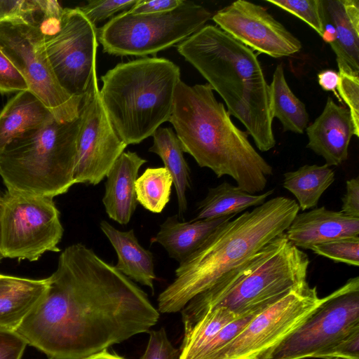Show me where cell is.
Wrapping results in <instances>:
<instances>
[{
  "instance_id": "cell-16",
  "label": "cell",
  "mask_w": 359,
  "mask_h": 359,
  "mask_svg": "<svg viewBox=\"0 0 359 359\" xmlns=\"http://www.w3.org/2000/svg\"><path fill=\"white\" fill-rule=\"evenodd\" d=\"M306 130L307 147L322 156L328 166L346 161L352 136L359 137L348 109L337 104L331 97L320 116Z\"/></svg>"
},
{
  "instance_id": "cell-46",
  "label": "cell",
  "mask_w": 359,
  "mask_h": 359,
  "mask_svg": "<svg viewBox=\"0 0 359 359\" xmlns=\"http://www.w3.org/2000/svg\"><path fill=\"white\" fill-rule=\"evenodd\" d=\"M3 258H4V257H3V256H2V255H1V253H0V262H1V260Z\"/></svg>"
},
{
  "instance_id": "cell-43",
  "label": "cell",
  "mask_w": 359,
  "mask_h": 359,
  "mask_svg": "<svg viewBox=\"0 0 359 359\" xmlns=\"http://www.w3.org/2000/svg\"><path fill=\"white\" fill-rule=\"evenodd\" d=\"M84 359H126L116 353H111L107 351V348L100 352L94 353Z\"/></svg>"
},
{
  "instance_id": "cell-23",
  "label": "cell",
  "mask_w": 359,
  "mask_h": 359,
  "mask_svg": "<svg viewBox=\"0 0 359 359\" xmlns=\"http://www.w3.org/2000/svg\"><path fill=\"white\" fill-rule=\"evenodd\" d=\"M48 285V278L8 276L0 284V327L15 331L43 297Z\"/></svg>"
},
{
  "instance_id": "cell-4",
  "label": "cell",
  "mask_w": 359,
  "mask_h": 359,
  "mask_svg": "<svg viewBox=\"0 0 359 359\" xmlns=\"http://www.w3.org/2000/svg\"><path fill=\"white\" fill-rule=\"evenodd\" d=\"M177 49L220 95L259 150L274 147L269 85L254 51L212 25H205Z\"/></svg>"
},
{
  "instance_id": "cell-14",
  "label": "cell",
  "mask_w": 359,
  "mask_h": 359,
  "mask_svg": "<svg viewBox=\"0 0 359 359\" xmlns=\"http://www.w3.org/2000/svg\"><path fill=\"white\" fill-rule=\"evenodd\" d=\"M79 118L74 183L96 185L107 176L127 147L115 132L103 107L97 73L83 97Z\"/></svg>"
},
{
  "instance_id": "cell-22",
  "label": "cell",
  "mask_w": 359,
  "mask_h": 359,
  "mask_svg": "<svg viewBox=\"0 0 359 359\" xmlns=\"http://www.w3.org/2000/svg\"><path fill=\"white\" fill-rule=\"evenodd\" d=\"M100 227L117 254L115 267L130 280L149 287L154 293L156 279L154 255L140 244L134 230H118L105 220L100 223Z\"/></svg>"
},
{
  "instance_id": "cell-18",
  "label": "cell",
  "mask_w": 359,
  "mask_h": 359,
  "mask_svg": "<svg viewBox=\"0 0 359 359\" xmlns=\"http://www.w3.org/2000/svg\"><path fill=\"white\" fill-rule=\"evenodd\" d=\"M325 25L333 30L330 45L339 73L359 75V1L322 0Z\"/></svg>"
},
{
  "instance_id": "cell-42",
  "label": "cell",
  "mask_w": 359,
  "mask_h": 359,
  "mask_svg": "<svg viewBox=\"0 0 359 359\" xmlns=\"http://www.w3.org/2000/svg\"><path fill=\"white\" fill-rule=\"evenodd\" d=\"M318 82L324 90L332 91L338 100L342 103V100L337 93L339 82V72L332 69L322 71L318 74Z\"/></svg>"
},
{
  "instance_id": "cell-19",
  "label": "cell",
  "mask_w": 359,
  "mask_h": 359,
  "mask_svg": "<svg viewBox=\"0 0 359 359\" xmlns=\"http://www.w3.org/2000/svg\"><path fill=\"white\" fill-rule=\"evenodd\" d=\"M146 162L136 152L123 151L106 176L102 203L109 218L118 224H128L136 209L135 184Z\"/></svg>"
},
{
  "instance_id": "cell-9",
  "label": "cell",
  "mask_w": 359,
  "mask_h": 359,
  "mask_svg": "<svg viewBox=\"0 0 359 359\" xmlns=\"http://www.w3.org/2000/svg\"><path fill=\"white\" fill-rule=\"evenodd\" d=\"M39 27L53 70L62 88L82 97L97 73V28L79 10L50 6L41 14Z\"/></svg>"
},
{
  "instance_id": "cell-37",
  "label": "cell",
  "mask_w": 359,
  "mask_h": 359,
  "mask_svg": "<svg viewBox=\"0 0 359 359\" xmlns=\"http://www.w3.org/2000/svg\"><path fill=\"white\" fill-rule=\"evenodd\" d=\"M148 333V344L140 359H179L180 350L172 345L163 327Z\"/></svg>"
},
{
  "instance_id": "cell-45",
  "label": "cell",
  "mask_w": 359,
  "mask_h": 359,
  "mask_svg": "<svg viewBox=\"0 0 359 359\" xmlns=\"http://www.w3.org/2000/svg\"><path fill=\"white\" fill-rule=\"evenodd\" d=\"M8 277V275H3L0 273V284L4 282L6 278Z\"/></svg>"
},
{
  "instance_id": "cell-38",
  "label": "cell",
  "mask_w": 359,
  "mask_h": 359,
  "mask_svg": "<svg viewBox=\"0 0 359 359\" xmlns=\"http://www.w3.org/2000/svg\"><path fill=\"white\" fill-rule=\"evenodd\" d=\"M316 358L359 359V328H357L320 353Z\"/></svg>"
},
{
  "instance_id": "cell-10",
  "label": "cell",
  "mask_w": 359,
  "mask_h": 359,
  "mask_svg": "<svg viewBox=\"0 0 359 359\" xmlns=\"http://www.w3.org/2000/svg\"><path fill=\"white\" fill-rule=\"evenodd\" d=\"M0 48L56 121L79 118L83 98L70 95L59 83L45 51L39 20L0 22Z\"/></svg>"
},
{
  "instance_id": "cell-32",
  "label": "cell",
  "mask_w": 359,
  "mask_h": 359,
  "mask_svg": "<svg viewBox=\"0 0 359 359\" xmlns=\"http://www.w3.org/2000/svg\"><path fill=\"white\" fill-rule=\"evenodd\" d=\"M260 311L239 318L228 323L192 359L210 358L236 338L248 323Z\"/></svg>"
},
{
  "instance_id": "cell-11",
  "label": "cell",
  "mask_w": 359,
  "mask_h": 359,
  "mask_svg": "<svg viewBox=\"0 0 359 359\" xmlns=\"http://www.w3.org/2000/svg\"><path fill=\"white\" fill-rule=\"evenodd\" d=\"M53 198L7 191L0 215V253L4 258L38 260L59 252L63 236Z\"/></svg>"
},
{
  "instance_id": "cell-36",
  "label": "cell",
  "mask_w": 359,
  "mask_h": 359,
  "mask_svg": "<svg viewBox=\"0 0 359 359\" xmlns=\"http://www.w3.org/2000/svg\"><path fill=\"white\" fill-rule=\"evenodd\" d=\"M29 90L19 69L0 48V93L2 94Z\"/></svg>"
},
{
  "instance_id": "cell-30",
  "label": "cell",
  "mask_w": 359,
  "mask_h": 359,
  "mask_svg": "<svg viewBox=\"0 0 359 359\" xmlns=\"http://www.w3.org/2000/svg\"><path fill=\"white\" fill-rule=\"evenodd\" d=\"M303 20L323 38L325 31L322 0H266Z\"/></svg>"
},
{
  "instance_id": "cell-31",
  "label": "cell",
  "mask_w": 359,
  "mask_h": 359,
  "mask_svg": "<svg viewBox=\"0 0 359 359\" xmlns=\"http://www.w3.org/2000/svg\"><path fill=\"white\" fill-rule=\"evenodd\" d=\"M310 250L334 262L359 266V238L337 239L316 245Z\"/></svg>"
},
{
  "instance_id": "cell-41",
  "label": "cell",
  "mask_w": 359,
  "mask_h": 359,
  "mask_svg": "<svg viewBox=\"0 0 359 359\" xmlns=\"http://www.w3.org/2000/svg\"><path fill=\"white\" fill-rule=\"evenodd\" d=\"M341 201L340 211L347 216L359 218V177L346 181Z\"/></svg>"
},
{
  "instance_id": "cell-20",
  "label": "cell",
  "mask_w": 359,
  "mask_h": 359,
  "mask_svg": "<svg viewBox=\"0 0 359 359\" xmlns=\"http://www.w3.org/2000/svg\"><path fill=\"white\" fill-rule=\"evenodd\" d=\"M235 216L212 219L182 222L177 215L168 217L161 225L151 243L162 245L170 257L179 264L192 255L222 224Z\"/></svg>"
},
{
  "instance_id": "cell-40",
  "label": "cell",
  "mask_w": 359,
  "mask_h": 359,
  "mask_svg": "<svg viewBox=\"0 0 359 359\" xmlns=\"http://www.w3.org/2000/svg\"><path fill=\"white\" fill-rule=\"evenodd\" d=\"M184 0H138L130 10L134 14H154L171 11L179 7Z\"/></svg>"
},
{
  "instance_id": "cell-44",
  "label": "cell",
  "mask_w": 359,
  "mask_h": 359,
  "mask_svg": "<svg viewBox=\"0 0 359 359\" xmlns=\"http://www.w3.org/2000/svg\"><path fill=\"white\" fill-rule=\"evenodd\" d=\"M3 201H4V194H2L1 191H0V215H1V212Z\"/></svg>"
},
{
  "instance_id": "cell-12",
  "label": "cell",
  "mask_w": 359,
  "mask_h": 359,
  "mask_svg": "<svg viewBox=\"0 0 359 359\" xmlns=\"http://www.w3.org/2000/svg\"><path fill=\"white\" fill-rule=\"evenodd\" d=\"M359 328V277L324 297L294 331L259 359L316 358L340 339Z\"/></svg>"
},
{
  "instance_id": "cell-34",
  "label": "cell",
  "mask_w": 359,
  "mask_h": 359,
  "mask_svg": "<svg viewBox=\"0 0 359 359\" xmlns=\"http://www.w3.org/2000/svg\"><path fill=\"white\" fill-rule=\"evenodd\" d=\"M40 0H0V22L40 20Z\"/></svg>"
},
{
  "instance_id": "cell-24",
  "label": "cell",
  "mask_w": 359,
  "mask_h": 359,
  "mask_svg": "<svg viewBox=\"0 0 359 359\" xmlns=\"http://www.w3.org/2000/svg\"><path fill=\"white\" fill-rule=\"evenodd\" d=\"M152 137L153 144L149 151L162 159L164 168L172 177L177 201V216L182 219L188 206L186 193L191 187V170L184 157L182 144L170 128H158Z\"/></svg>"
},
{
  "instance_id": "cell-47",
  "label": "cell",
  "mask_w": 359,
  "mask_h": 359,
  "mask_svg": "<svg viewBox=\"0 0 359 359\" xmlns=\"http://www.w3.org/2000/svg\"><path fill=\"white\" fill-rule=\"evenodd\" d=\"M334 359H344V358H334Z\"/></svg>"
},
{
  "instance_id": "cell-7",
  "label": "cell",
  "mask_w": 359,
  "mask_h": 359,
  "mask_svg": "<svg viewBox=\"0 0 359 359\" xmlns=\"http://www.w3.org/2000/svg\"><path fill=\"white\" fill-rule=\"evenodd\" d=\"M80 118H52L38 130L11 142L0 153V176L7 191L54 198L74 184Z\"/></svg>"
},
{
  "instance_id": "cell-33",
  "label": "cell",
  "mask_w": 359,
  "mask_h": 359,
  "mask_svg": "<svg viewBox=\"0 0 359 359\" xmlns=\"http://www.w3.org/2000/svg\"><path fill=\"white\" fill-rule=\"evenodd\" d=\"M138 0H90L78 7L87 19L96 27L118 11L130 10Z\"/></svg>"
},
{
  "instance_id": "cell-26",
  "label": "cell",
  "mask_w": 359,
  "mask_h": 359,
  "mask_svg": "<svg viewBox=\"0 0 359 359\" xmlns=\"http://www.w3.org/2000/svg\"><path fill=\"white\" fill-rule=\"evenodd\" d=\"M283 177V187L294 195L302 210L316 208L335 179L334 170L326 164L304 165Z\"/></svg>"
},
{
  "instance_id": "cell-5",
  "label": "cell",
  "mask_w": 359,
  "mask_h": 359,
  "mask_svg": "<svg viewBox=\"0 0 359 359\" xmlns=\"http://www.w3.org/2000/svg\"><path fill=\"white\" fill-rule=\"evenodd\" d=\"M309 263L307 255L294 245L285 232L281 233L192 298L181 310L184 330L218 306L228 309L238 318L266 309L307 283Z\"/></svg>"
},
{
  "instance_id": "cell-15",
  "label": "cell",
  "mask_w": 359,
  "mask_h": 359,
  "mask_svg": "<svg viewBox=\"0 0 359 359\" xmlns=\"http://www.w3.org/2000/svg\"><path fill=\"white\" fill-rule=\"evenodd\" d=\"M211 19L240 43L272 57H288L302 48L301 41L266 8L248 1H236Z\"/></svg>"
},
{
  "instance_id": "cell-1",
  "label": "cell",
  "mask_w": 359,
  "mask_h": 359,
  "mask_svg": "<svg viewBox=\"0 0 359 359\" xmlns=\"http://www.w3.org/2000/svg\"><path fill=\"white\" fill-rule=\"evenodd\" d=\"M48 278L45 295L15 331L49 359H84L159 319L144 290L82 243L67 247Z\"/></svg>"
},
{
  "instance_id": "cell-17",
  "label": "cell",
  "mask_w": 359,
  "mask_h": 359,
  "mask_svg": "<svg viewBox=\"0 0 359 359\" xmlns=\"http://www.w3.org/2000/svg\"><path fill=\"white\" fill-rule=\"evenodd\" d=\"M285 233L297 248L310 250L337 239L359 238V218L322 206L298 213Z\"/></svg>"
},
{
  "instance_id": "cell-25",
  "label": "cell",
  "mask_w": 359,
  "mask_h": 359,
  "mask_svg": "<svg viewBox=\"0 0 359 359\" xmlns=\"http://www.w3.org/2000/svg\"><path fill=\"white\" fill-rule=\"evenodd\" d=\"M273 192V190H269L261 194H252L224 181L209 188L206 196L199 203L197 215L193 220L235 216L250 207L263 204Z\"/></svg>"
},
{
  "instance_id": "cell-28",
  "label": "cell",
  "mask_w": 359,
  "mask_h": 359,
  "mask_svg": "<svg viewBox=\"0 0 359 359\" xmlns=\"http://www.w3.org/2000/svg\"><path fill=\"white\" fill-rule=\"evenodd\" d=\"M232 311L222 306L205 313L193 326L184 330L179 359H192L225 325L238 319Z\"/></svg>"
},
{
  "instance_id": "cell-29",
  "label": "cell",
  "mask_w": 359,
  "mask_h": 359,
  "mask_svg": "<svg viewBox=\"0 0 359 359\" xmlns=\"http://www.w3.org/2000/svg\"><path fill=\"white\" fill-rule=\"evenodd\" d=\"M172 184L165 168H148L135 182L137 201L147 210L160 213L170 201Z\"/></svg>"
},
{
  "instance_id": "cell-3",
  "label": "cell",
  "mask_w": 359,
  "mask_h": 359,
  "mask_svg": "<svg viewBox=\"0 0 359 359\" xmlns=\"http://www.w3.org/2000/svg\"><path fill=\"white\" fill-rule=\"evenodd\" d=\"M299 210L295 200L277 196L222 224L179 264L175 279L158 295L159 313L181 311L192 298L284 233Z\"/></svg>"
},
{
  "instance_id": "cell-8",
  "label": "cell",
  "mask_w": 359,
  "mask_h": 359,
  "mask_svg": "<svg viewBox=\"0 0 359 359\" xmlns=\"http://www.w3.org/2000/svg\"><path fill=\"white\" fill-rule=\"evenodd\" d=\"M212 16L205 8L189 1L166 13L134 14L128 10L97 29V40L108 54L146 57L183 41Z\"/></svg>"
},
{
  "instance_id": "cell-6",
  "label": "cell",
  "mask_w": 359,
  "mask_h": 359,
  "mask_svg": "<svg viewBox=\"0 0 359 359\" xmlns=\"http://www.w3.org/2000/svg\"><path fill=\"white\" fill-rule=\"evenodd\" d=\"M100 96L115 132L128 146L152 136L169 121L180 69L163 57L116 65L101 76Z\"/></svg>"
},
{
  "instance_id": "cell-39",
  "label": "cell",
  "mask_w": 359,
  "mask_h": 359,
  "mask_svg": "<svg viewBox=\"0 0 359 359\" xmlns=\"http://www.w3.org/2000/svg\"><path fill=\"white\" fill-rule=\"evenodd\" d=\"M27 344L15 331L0 327V359H20Z\"/></svg>"
},
{
  "instance_id": "cell-2",
  "label": "cell",
  "mask_w": 359,
  "mask_h": 359,
  "mask_svg": "<svg viewBox=\"0 0 359 359\" xmlns=\"http://www.w3.org/2000/svg\"><path fill=\"white\" fill-rule=\"evenodd\" d=\"M169 122L183 151L217 177L229 175L252 194L264 191L271 165L256 151L248 133L232 121L208 83L188 86L182 80L174 96Z\"/></svg>"
},
{
  "instance_id": "cell-27",
  "label": "cell",
  "mask_w": 359,
  "mask_h": 359,
  "mask_svg": "<svg viewBox=\"0 0 359 359\" xmlns=\"http://www.w3.org/2000/svg\"><path fill=\"white\" fill-rule=\"evenodd\" d=\"M269 93L273 118L279 120L284 131L303 133L307 127L309 114L305 104L290 88L281 64L276 66L273 72Z\"/></svg>"
},
{
  "instance_id": "cell-21",
  "label": "cell",
  "mask_w": 359,
  "mask_h": 359,
  "mask_svg": "<svg viewBox=\"0 0 359 359\" xmlns=\"http://www.w3.org/2000/svg\"><path fill=\"white\" fill-rule=\"evenodd\" d=\"M54 118L30 91L18 92L0 111V153L13 141L38 130Z\"/></svg>"
},
{
  "instance_id": "cell-35",
  "label": "cell",
  "mask_w": 359,
  "mask_h": 359,
  "mask_svg": "<svg viewBox=\"0 0 359 359\" xmlns=\"http://www.w3.org/2000/svg\"><path fill=\"white\" fill-rule=\"evenodd\" d=\"M339 74L337 93L348 106L355 129L359 133V75Z\"/></svg>"
},
{
  "instance_id": "cell-13",
  "label": "cell",
  "mask_w": 359,
  "mask_h": 359,
  "mask_svg": "<svg viewBox=\"0 0 359 359\" xmlns=\"http://www.w3.org/2000/svg\"><path fill=\"white\" fill-rule=\"evenodd\" d=\"M307 283L259 312L208 359H259L299 327L323 301Z\"/></svg>"
}]
</instances>
